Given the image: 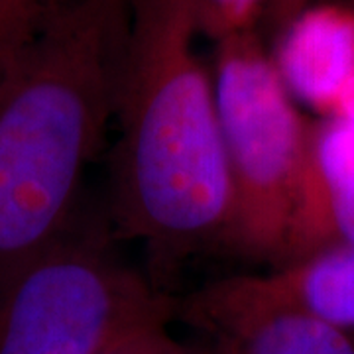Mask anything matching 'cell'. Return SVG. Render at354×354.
I'll return each instance as SVG.
<instances>
[{
  "instance_id": "9",
  "label": "cell",
  "mask_w": 354,
  "mask_h": 354,
  "mask_svg": "<svg viewBox=\"0 0 354 354\" xmlns=\"http://www.w3.org/2000/svg\"><path fill=\"white\" fill-rule=\"evenodd\" d=\"M69 0H0V73L38 38Z\"/></svg>"
},
{
  "instance_id": "5",
  "label": "cell",
  "mask_w": 354,
  "mask_h": 354,
  "mask_svg": "<svg viewBox=\"0 0 354 354\" xmlns=\"http://www.w3.org/2000/svg\"><path fill=\"white\" fill-rule=\"evenodd\" d=\"M176 315L209 335V354H354L353 333L299 309L216 304L193 291Z\"/></svg>"
},
{
  "instance_id": "2",
  "label": "cell",
  "mask_w": 354,
  "mask_h": 354,
  "mask_svg": "<svg viewBox=\"0 0 354 354\" xmlns=\"http://www.w3.org/2000/svg\"><path fill=\"white\" fill-rule=\"evenodd\" d=\"M128 0H69L0 73V290L73 223L114 118Z\"/></svg>"
},
{
  "instance_id": "12",
  "label": "cell",
  "mask_w": 354,
  "mask_h": 354,
  "mask_svg": "<svg viewBox=\"0 0 354 354\" xmlns=\"http://www.w3.org/2000/svg\"><path fill=\"white\" fill-rule=\"evenodd\" d=\"M311 6V0H266L264 20L266 28L274 34V38L290 24L295 16Z\"/></svg>"
},
{
  "instance_id": "11",
  "label": "cell",
  "mask_w": 354,
  "mask_h": 354,
  "mask_svg": "<svg viewBox=\"0 0 354 354\" xmlns=\"http://www.w3.org/2000/svg\"><path fill=\"white\" fill-rule=\"evenodd\" d=\"M99 354H209L207 348L189 346L176 339L167 323H153L118 339Z\"/></svg>"
},
{
  "instance_id": "7",
  "label": "cell",
  "mask_w": 354,
  "mask_h": 354,
  "mask_svg": "<svg viewBox=\"0 0 354 354\" xmlns=\"http://www.w3.org/2000/svg\"><path fill=\"white\" fill-rule=\"evenodd\" d=\"M272 59L293 99L330 116L354 81V10L307 6L276 36Z\"/></svg>"
},
{
  "instance_id": "8",
  "label": "cell",
  "mask_w": 354,
  "mask_h": 354,
  "mask_svg": "<svg viewBox=\"0 0 354 354\" xmlns=\"http://www.w3.org/2000/svg\"><path fill=\"white\" fill-rule=\"evenodd\" d=\"M335 246H354V127L327 116L311 130L304 193L286 264Z\"/></svg>"
},
{
  "instance_id": "13",
  "label": "cell",
  "mask_w": 354,
  "mask_h": 354,
  "mask_svg": "<svg viewBox=\"0 0 354 354\" xmlns=\"http://www.w3.org/2000/svg\"><path fill=\"white\" fill-rule=\"evenodd\" d=\"M330 116H335V118H342V120H346L348 124H353L354 127V81L346 87V91L342 93V97L337 102V106H335V111L330 113Z\"/></svg>"
},
{
  "instance_id": "4",
  "label": "cell",
  "mask_w": 354,
  "mask_h": 354,
  "mask_svg": "<svg viewBox=\"0 0 354 354\" xmlns=\"http://www.w3.org/2000/svg\"><path fill=\"white\" fill-rule=\"evenodd\" d=\"M176 309L106 239L71 223L0 290V354H99Z\"/></svg>"
},
{
  "instance_id": "3",
  "label": "cell",
  "mask_w": 354,
  "mask_h": 354,
  "mask_svg": "<svg viewBox=\"0 0 354 354\" xmlns=\"http://www.w3.org/2000/svg\"><path fill=\"white\" fill-rule=\"evenodd\" d=\"M215 99L230 187L227 248L286 264L311 130L258 30L216 39Z\"/></svg>"
},
{
  "instance_id": "1",
  "label": "cell",
  "mask_w": 354,
  "mask_h": 354,
  "mask_svg": "<svg viewBox=\"0 0 354 354\" xmlns=\"http://www.w3.org/2000/svg\"><path fill=\"white\" fill-rule=\"evenodd\" d=\"M116 88V221L162 260L227 246L230 187L199 0H128Z\"/></svg>"
},
{
  "instance_id": "6",
  "label": "cell",
  "mask_w": 354,
  "mask_h": 354,
  "mask_svg": "<svg viewBox=\"0 0 354 354\" xmlns=\"http://www.w3.org/2000/svg\"><path fill=\"white\" fill-rule=\"evenodd\" d=\"M228 305L290 307L354 330V246H335L266 274L218 279L197 291Z\"/></svg>"
},
{
  "instance_id": "10",
  "label": "cell",
  "mask_w": 354,
  "mask_h": 354,
  "mask_svg": "<svg viewBox=\"0 0 354 354\" xmlns=\"http://www.w3.org/2000/svg\"><path fill=\"white\" fill-rule=\"evenodd\" d=\"M264 8L266 0H199L201 32L216 41L239 32L258 30Z\"/></svg>"
}]
</instances>
